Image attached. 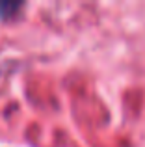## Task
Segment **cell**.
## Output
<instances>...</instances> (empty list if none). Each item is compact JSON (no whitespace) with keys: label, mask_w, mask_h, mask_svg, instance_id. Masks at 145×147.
I'll return each mask as SVG.
<instances>
[{"label":"cell","mask_w":145,"mask_h":147,"mask_svg":"<svg viewBox=\"0 0 145 147\" xmlns=\"http://www.w3.org/2000/svg\"><path fill=\"white\" fill-rule=\"evenodd\" d=\"M24 6V2H7V0L0 2V21H9V19L17 17Z\"/></svg>","instance_id":"6da1fadb"}]
</instances>
